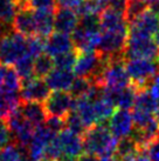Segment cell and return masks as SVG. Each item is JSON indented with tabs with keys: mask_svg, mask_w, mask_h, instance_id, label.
Wrapping results in <instances>:
<instances>
[{
	"mask_svg": "<svg viewBox=\"0 0 159 161\" xmlns=\"http://www.w3.org/2000/svg\"><path fill=\"white\" fill-rule=\"evenodd\" d=\"M82 139L85 154L94 155L101 161H106L116 155L118 139L111 134L108 124H98L87 130Z\"/></svg>",
	"mask_w": 159,
	"mask_h": 161,
	"instance_id": "obj_1",
	"label": "cell"
},
{
	"mask_svg": "<svg viewBox=\"0 0 159 161\" xmlns=\"http://www.w3.org/2000/svg\"><path fill=\"white\" fill-rule=\"evenodd\" d=\"M125 68L131 84L138 91L147 90L153 78L159 73V60L131 59L125 61Z\"/></svg>",
	"mask_w": 159,
	"mask_h": 161,
	"instance_id": "obj_2",
	"label": "cell"
},
{
	"mask_svg": "<svg viewBox=\"0 0 159 161\" xmlns=\"http://www.w3.org/2000/svg\"><path fill=\"white\" fill-rule=\"evenodd\" d=\"M97 85L108 90H122L131 85V80L125 68L124 54L110 58L106 68L102 73Z\"/></svg>",
	"mask_w": 159,
	"mask_h": 161,
	"instance_id": "obj_3",
	"label": "cell"
},
{
	"mask_svg": "<svg viewBox=\"0 0 159 161\" xmlns=\"http://www.w3.org/2000/svg\"><path fill=\"white\" fill-rule=\"evenodd\" d=\"M28 54V39L21 34L11 31L0 44V64L4 66L15 65L19 59Z\"/></svg>",
	"mask_w": 159,
	"mask_h": 161,
	"instance_id": "obj_4",
	"label": "cell"
},
{
	"mask_svg": "<svg viewBox=\"0 0 159 161\" xmlns=\"http://www.w3.org/2000/svg\"><path fill=\"white\" fill-rule=\"evenodd\" d=\"M124 58L125 61L131 59L159 60V47L153 38L128 36L126 46L124 49Z\"/></svg>",
	"mask_w": 159,
	"mask_h": 161,
	"instance_id": "obj_5",
	"label": "cell"
},
{
	"mask_svg": "<svg viewBox=\"0 0 159 161\" xmlns=\"http://www.w3.org/2000/svg\"><path fill=\"white\" fill-rule=\"evenodd\" d=\"M7 122L13 138L15 139V143L20 147L27 149L33 139L35 128L25 119V116L21 114L19 108L9 115Z\"/></svg>",
	"mask_w": 159,
	"mask_h": 161,
	"instance_id": "obj_6",
	"label": "cell"
},
{
	"mask_svg": "<svg viewBox=\"0 0 159 161\" xmlns=\"http://www.w3.org/2000/svg\"><path fill=\"white\" fill-rule=\"evenodd\" d=\"M58 135L53 133L46 125L39 126L34 130V135L27 147L28 161H42L46 158V148L49 142Z\"/></svg>",
	"mask_w": 159,
	"mask_h": 161,
	"instance_id": "obj_7",
	"label": "cell"
},
{
	"mask_svg": "<svg viewBox=\"0 0 159 161\" xmlns=\"http://www.w3.org/2000/svg\"><path fill=\"white\" fill-rule=\"evenodd\" d=\"M52 93L44 79L41 78H29L22 80L20 98L23 103H44L49 94Z\"/></svg>",
	"mask_w": 159,
	"mask_h": 161,
	"instance_id": "obj_8",
	"label": "cell"
},
{
	"mask_svg": "<svg viewBox=\"0 0 159 161\" xmlns=\"http://www.w3.org/2000/svg\"><path fill=\"white\" fill-rule=\"evenodd\" d=\"M44 105L48 116H59L66 119L74 109L75 99L68 92H52Z\"/></svg>",
	"mask_w": 159,
	"mask_h": 161,
	"instance_id": "obj_9",
	"label": "cell"
},
{
	"mask_svg": "<svg viewBox=\"0 0 159 161\" xmlns=\"http://www.w3.org/2000/svg\"><path fill=\"white\" fill-rule=\"evenodd\" d=\"M159 33V17L147 9L137 19L129 24L128 36H150L155 38Z\"/></svg>",
	"mask_w": 159,
	"mask_h": 161,
	"instance_id": "obj_10",
	"label": "cell"
},
{
	"mask_svg": "<svg viewBox=\"0 0 159 161\" xmlns=\"http://www.w3.org/2000/svg\"><path fill=\"white\" fill-rule=\"evenodd\" d=\"M128 41V32H104L97 47V53L105 57H116L124 54Z\"/></svg>",
	"mask_w": 159,
	"mask_h": 161,
	"instance_id": "obj_11",
	"label": "cell"
},
{
	"mask_svg": "<svg viewBox=\"0 0 159 161\" xmlns=\"http://www.w3.org/2000/svg\"><path fill=\"white\" fill-rule=\"evenodd\" d=\"M133 119L131 112L126 109H117L108 121V128L116 139L128 138L133 132Z\"/></svg>",
	"mask_w": 159,
	"mask_h": 161,
	"instance_id": "obj_12",
	"label": "cell"
},
{
	"mask_svg": "<svg viewBox=\"0 0 159 161\" xmlns=\"http://www.w3.org/2000/svg\"><path fill=\"white\" fill-rule=\"evenodd\" d=\"M58 140L64 157L77 159L85 153L82 136L73 133L71 130H67V128L62 130L60 134H58Z\"/></svg>",
	"mask_w": 159,
	"mask_h": 161,
	"instance_id": "obj_13",
	"label": "cell"
},
{
	"mask_svg": "<svg viewBox=\"0 0 159 161\" xmlns=\"http://www.w3.org/2000/svg\"><path fill=\"white\" fill-rule=\"evenodd\" d=\"M12 30L25 38L38 36V27L34 17V11L29 8L19 9L12 24Z\"/></svg>",
	"mask_w": 159,
	"mask_h": 161,
	"instance_id": "obj_14",
	"label": "cell"
},
{
	"mask_svg": "<svg viewBox=\"0 0 159 161\" xmlns=\"http://www.w3.org/2000/svg\"><path fill=\"white\" fill-rule=\"evenodd\" d=\"M74 49H75V46H74L71 36H69V34L54 32L52 36H49L46 39L44 53L50 55L52 58L68 53V52L74 51Z\"/></svg>",
	"mask_w": 159,
	"mask_h": 161,
	"instance_id": "obj_15",
	"label": "cell"
},
{
	"mask_svg": "<svg viewBox=\"0 0 159 161\" xmlns=\"http://www.w3.org/2000/svg\"><path fill=\"white\" fill-rule=\"evenodd\" d=\"M46 82L49 90L53 92H67L70 90L73 82L75 80V74L73 71L54 68L53 71L46 76Z\"/></svg>",
	"mask_w": 159,
	"mask_h": 161,
	"instance_id": "obj_16",
	"label": "cell"
},
{
	"mask_svg": "<svg viewBox=\"0 0 159 161\" xmlns=\"http://www.w3.org/2000/svg\"><path fill=\"white\" fill-rule=\"evenodd\" d=\"M79 21V14L74 9L61 7L55 9V32L71 34L76 30Z\"/></svg>",
	"mask_w": 159,
	"mask_h": 161,
	"instance_id": "obj_17",
	"label": "cell"
},
{
	"mask_svg": "<svg viewBox=\"0 0 159 161\" xmlns=\"http://www.w3.org/2000/svg\"><path fill=\"white\" fill-rule=\"evenodd\" d=\"M19 111L34 128L44 125V122L48 118L44 105L41 103H23L21 101L20 106H19Z\"/></svg>",
	"mask_w": 159,
	"mask_h": 161,
	"instance_id": "obj_18",
	"label": "cell"
},
{
	"mask_svg": "<svg viewBox=\"0 0 159 161\" xmlns=\"http://www.w3.org/2000/svg\"><path fill=\"white\" fill-rule=\"evenodd\" d=\"M73 111L80 116V119L82 120L87 130L98 124L97 116H96L95 108H94V101L88 99L87 97L75 99V105H74Z\"/></svg>",
	"mask_w": 159,
	"mask_h": 161,
	"instance_id": "obj_19",
	"label": "cell"
},
{
	"mask_svg": "<svg viewBox=\"0 0 159 161\" xmlns=\"http://www.w3.org/2000/svg\"><path fill=\"white\" fill-rule=\"evenodd\" d=\"M101 25L104 32H128L129 30V23L125 15L108 8L101 13Z\"/></svg>",
	"mask_w": 159,
	"mask_h": 161,
	"instance_id": "obj_20",
	"label": "cell"
},
{
	"mask_svg": "<svg viewBox=\"0 0 159 161\" xmlns=\"http://www.w3.org/2000/svg\"><path fill=\"white\" fill-rule=\"evenodd\" d=\"M38 27V36L47 39L54 33L55 28V11H34Z\"/></svg>",
	"mask_w": 159,
	"mask_h": 161,
	"instance_id": "obj_21",
	"label": "cell"
},
{
	"mask_svg": "<svg viewBox=\"0 0 159 161\" xmlns=\"http://www.w3.org/2000/svg\"><path fill=\"white\" fill-rule=\"evenodd\" d=\"M21 103L19 93H7L0 90V120L8 119L9 115L17 111Z\"/></svg>",
	"mask_w": 159,
	"mask_h": 161,
	"instance_id": "obj_22",
	"label": "cell"
},
{
	"mask_svg": "<svg viewBox=\"0 0 159 161\" xmlns=\"http://www.w3.org/2000/svg\"><path fill=\"white\" fill-rule=\"evenodd\" d=\"M158 105H159V101L156 100V99L152 97V94L150 93V91L147 88V90L138 91L136 103H135L133 108H135V109L143 111V112H146V113L156 114V111H157V108H158Z\"/></svg>",
	"mask_w": 159,
	"mask_h": 161,
	"instance_id": "obj_23",
	"label": "cell"
},
{
	"mask_svg": "<svg viewBox=\"0 0 159 161\" xmlns=\"http://www.w3.org/2000/svg\"><path fill=\"white\" fill-rule=\"evenodd\" d=\"M18 11L15 0H0V25L6 28L12 26Z\"/></svg>",
	"mask_w": 159,
	"mask_h": 161,
	"instance_id": "obj_24",
	"label": "cell"
},
{
	"mask_svg": "<svg viewBox=\"0 0 159 161\" xmlns=\"http://www.w3.org/2000/svg\"><path fill=\"white\" fill-rule=\"evenodd\" d=\"M141 152L139 146L137 142L133 140L132 136H128L118 140V145H117V151H116V157L119 158L121 160L123 161L125 159L133 157Z\"/></svg>",
	"mask_w": 159,
	"mask_h": 161,
	"instance_id": "obj_25",
	"label": "cell"
},
{
	"mask_svg": "<svg viewBox=\"0 0 159 161\" xmlns=\"http://www.w3.org/2000/svg\"><path fill=\"white\" fill-rule=\"evenodd\" d=\"M77 27H80L84 33H87L89 36L101 33L102 31L101 14L93 13V14H87V15L81 17Z\"/></svg>",
	"mask_w": 159,
	"mask_h": 161,
	"instance_id": "obj_26",
	"label": "cell"
},
{
	"mask_svg": "<svg viewBox=\"0 0 159 161\" xmlns=\"http://www.w3.org/2000/svg\"><path fill=\"white\" fill-rule=\"evenodd\" d=\"M22 79L20 78L14 67L8 66L6 68L4 76V82H3V87L1 90L7 93H18L21 90Z\"/></svg>",
	"mask_w": 159,
	"mask_h": 161,
	"instance_id": "obj_27",
	"label": "cell"
},
{
	"mask_svg": "<svg viewBox=\"0 0 159 161\" xmlns=\"http://www.w3.org/2000/svg\"><path fill=\"white\" fill-rule=\"evenodd\" d=\"M0 161H28L27 149L11 143L0 151Z\"/></svg>",
	"mask_w": 159,
	"mask_h": 161,
	"instance_id": "obj_28",
	"label": "cell"
},
{
	"mask_svg": "<svg viewBox=\"0 0 159 161\" xmlns=\"http://www.w3.org/2000/svg\"><path fill=\"white\" fill-rule=\"evenodd\" d=\"M54 68H55L54 59L48 54L44 53L42 55L38 57L34 61V76L46 79V76L48 75Z\"/></svg>",
	"mask_w": 159,
	"mask_h": 161,
	"instance_id": "obj_29",
	"label": "cell"
},
{
	"mask_svg": "<svg viewBox=\"0 0 159 161\" xmlns=\"http://www.w3.org/2000/svg\"><path fill=\"white\" fill-rule=\"evenodd\" d=\"M34 61L35 59L31 57L29 54H26L25 57L19 59L17 64L14 65V69L17 71L22 80H26L34 76Z\"/></svg>",
	"mask_w": 159,
	"mask_h": 161,
	"instance_id": "obj_30",
	"label": "cell"
},
{
	"mask_svg": "<svg viewBox=\"0 0 159 161\" xmlns=\"http://www.w3.org/2000/svg\"><path fill=\"white\" fill-rule=\"evenodd\" d=\"M149 9V1L147 0H129L128 9L125 13V18L130 24L139 15Z\"/></svg>",
	"mask_w": 159,
	"mask_h": 161,
	"instance_id": "obj_31",
	"label": "cell"
},
{
	"mask_svg": "<svg viewBox=\"0 0 159 161\" xmlns=\"http://www.w3.org/2000/svg\"><path fill=\"white\" fill-rule=\"evenodd\" d=\"M77 51L74 49V51H70L68 53L61 54L59 57H55L54 59V65H55V68H60V69H68V71H71L74 66H75V63L77 60Z\"/></svg>",
	"mask_w": 159,
	"mask_h": 161,
	"instance_id": "obj_32",
	"label": "cell"
},
{
	"mask_svg": "<svg viewBox=\"0 0 159 161\" xmlns=\"http://www.w3.org/2000/svg\"><path fill=\"white\" fill-rule=\"evenodd\" d=\"M93 85V82L89 80V79H85V78H75V80L71 85L70 90H69V93L74 99H80L83 98L88 94L90 87Z\"/></svg>",
	"mask_w": 159,
	"mask_h": 161,
	"instance_id": "obj_33",
	"label": "cell"
},
{
	"mask_svg": "<svg viewBox=\"0 0 159 161\" xmlns=\"http://www.w3.org/2000/svg\"><path fill=\"white\" fill-rule=\"evenodd\" d=\"M64 120H66V128L71 130L73 133L83 136V134L87 132V128H85V126L83 125L82 120L80 119V116L77 115L74 111H71Z\"/></svg>",
	"mask_w": 159,
	"mask_h": 161,
	"instance_id": "obj_34",
	"label": "cell"
},
{
	"mask_svg": "<svg viewBox=\"0 0 159 161\" xmlns=\"http://www.w3.org/2000/svg\"><path fill=\"white\" fill-rule=\"evenodd\" d=\"M44 47H46V40L44 38L40 36L28 38V54L34 59L44 53Z\"/></svg>",
	"mask_w": 159,
	"mask_h": 161,
	"instance_id": "obj_35",
	"label": "cell"
},
{
	"mask_svg": "<svg viewBox=\"0 0 159 161\" xmlns=\"http://www.w3.org/2000/svg\"><path fill=\"white\" fill-rule=\"evenodd\" d=\"M56 0H27V7L32 11H55Z\"/></svg>",
	"mask_w": 159,
	"mask_h": 161,
	"instance_id": "obj_36",
	"label": "cell"
},
{
	"mask_svg": "<svg viewBox=\"0 0 159 161\" xmlns=\"http://www.w3.org/2000/svg\"><path fill=\"white\" fill-rule=\"evenodd\" d=\"M63 153H62L61 146L58 140V136L52 140L49 145L46 148V158L44 159H48V160H56L59 161L62 158Z\"/></svg>",
	"mask_w": 159,
	"mask_h": 161,
	"instance_id": "obj_37",
	"label": "cell"
},
{
	"mask_svg": "<svg viewBox=\"0 0 159 161\" xmlns=\"http://www.w3.org/2000/svg\"><path fill=\"white\" fill-rule=\"evenodd\" d=\"M13 139L8 122L5 120H0V151L6 146L11 145V141Z\"/></svg>",
	"mask_w": 159,
	"mask_h": 161,
	"instance_id": "obj_38",
	"label": "cell"
},
{
	"mask_svg": "<svg viewBox=\"0 0 159 161\" xmlns=\"http://www.w3.org/2000/svg\"><path fill=\"white\" fill-rule=\"evenodd\" d=\"M44 125L56 135L60 134L63 130H66V120L59 116H48Z\"/></svg>",
	"mask_w": 159,
	"mask_h": 161,
	"instance_id": "obj_39",
	"label": "cell"
},
{
	"mask_svg": "<svg viewBox=\"0 0 159 161\" xmlns=\"http://www.w3.org/2000/svg\"><path fill=\"white\" fill-rule=\"evenodd\" d=\"M128 5L129 0H108V7L106 8L125 15L126 9H128Z\"/></svg>",
	"mask_w": 159,
	"mask_h": 161,
	"instance_id": "obj_40",
	"label": "cell"
},
{
	"mask_svg": "<svg viewBox=\"0 0 159 161\" xmlns=\"http://www.w3.org/2000/svg\"><path fill=\"white\" fill-rule=\"evenodd\" d=\"M144 152L150 161H159V139L150 143Z\"/></svg>",
	"mask_w": 159,
	"mask_h": 161,
	"instance_id": "obj_41",
	"label": "cell"
},
{
	"mask_svg": "<svg viewBox=\"0 0 159 161\" xmlns=\"http://www.w3.org/2000/svg\"><path fill=\"white\" fill-rule=\"evenodd\" d=\"M84 0H56V5L61 8H69L77 11Z\"/></svg>",
	"mask_w": 159,
	"mask_h": 161,
	"instance_id": "obj_42",
	"label": "cell"
},
{
	"mask_svg": "<svg viewBox=\"0 0 159 161\" xmlns=\"http://www.w3.org/2000/svg\"><path fill=\"white\" fill-rule=\"evenodd\" d=\"M149 91H150V93L152 94V97H153L156 100L159 101V73L153 78V80L151 82L150 87H149Z\"/></svg>",
	"mask_w": 159,
	"mask_h": 161,
	"instance_id": "obj_43",
	"label": "cell"
},
{
	"mask_svg": "<svg viewBox=\"0 0 159 161\" xmlns=\"http://www.w3.org/2000/svg\"><path fill=\"white\" fill-rule=\"evenodd\" d=\"M123 161H150V160H149V158H147L145 152H139L136 155L129 158V159H125Z\"/></svg>",
	"mask_w": 159,
	"mask_h": 161,
	"instance_id": "obj_44",
	"label": "cell"
},
{
	"mask_svg": "<svg viewBox=\"0 0 159 161\" xmlns=\"http://www.w3.org/2000/svg\"><path fill=\"white\" fill-rule=\"evenodd\" d=\"M79 161H101L98 158L94 157V155H89V154H83L81 158H79Z\"/></svg>",
	"mask_w": 159,
	"mask_h": 161,
	"instance_id": "obj_45",
	"label": "cell"
},
{
	"mask_svg": "<svg viewBox=\"0 0 159 161\" xmlns=\"http://www.w3.org/2000/svg\"><path fill=\"white\" fill-rule=\"evenodd\" d=\"M61 161H79V160H77V159H74V158H67V157H64Z\"/></svg>",
	"mask_w": 159,
	"mask_h": 161,
	"instance_id": "obj_46",
	"label": "cell"
},
{
	"mask_svg": "<svg viewBox=\"0 0 159 161\" xmlns=\"http://www.w3.org/2000/svg\"><path fill=\"white\" fill-rule=\"evenodd\" d=\"M106 161H122L119 158H117V157H112V158H110L109 160H106Z\"/></svg>",
	"mask_w": 159,
	"mask_h": 161,
	"instance_id": "obj_47",
	"label": "cell"
},
{
	"mask_svg": "<svg viewBox=\"0 0 159 161\" xmlns=\"http://www.w3.org/2000/svg\"><path fill=\"white\" fill-rule=\"evenodd\" d=\"M156 118H157V120H158V122H159V105H158V108H157V111H156Z\"/></svg>",
	"mask_w": 159,
	"mask_h": 161,
	"instance_id": "obj_48",
	"label": "cell"
},
{
	"mask_svg": "<svg viewBox=\"0 0 159 161\" xmlns=\"http://www.w3.org/2000/svg\"><path fill=\"white\" fill-rule=\"evenodd\" d=\"M42 161H56V160H48V159H44V160H42Z\"/></svg>",
	"mask_w": 159,
	"mask_h": 161,
	"instance_id": "obj_49",
	"label": "cell"
},
{
	"mask_svg": "<svg viewBox=\"0 0 159 161\" xmlns=\"http://www.w3.org/2000/svg\"><path fill=\"white\" fill-rule=\"evenodd\" d=\"M147 1H149V3H150V0H147Z\"/></svg>",
	"mask_w": 159,
	"mask_h": 161,
	"instance_id": "obj_50",
	"label": "cell"
},
{
	"mask_svg": "<svg viewBox=\"0 0 159 161\" xmlns=\"http://www.w3.org/2000/svg\"><path fill=\"white\" fill-rule=\"evenodd\" d=\"M158 139H159V138H158Z\"/></svg>",
	"mask_w": 159,
	"mask_h": 161,
	"instance_id": "obj_51",
	"label": "cell"
}]
</instances>
